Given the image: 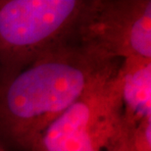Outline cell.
Masks as SVG:
<instances>
[{"instance_id": "1", "label": "cell", "mask_w": 151, "mask_h": 151, "mask_svg": "<svg viewBox=\"0 0 151 151\" xmlns=\"http://www.w3.org/2000/svg\"><path fill=\"white\" fill-rule=\"evenodd\" d=\"M120 64L74 38L37 57L0 83V143L32 151L54 121Z\"/></svg>"}, {"instance_id": "2", "label": "cell", "mask_w": 151, "mask_h": 151, "mask_svg": "<svg viewBox=\"0 0 151 151\" xmlns=\"http://www.w3.org/2000/svg\"><path fill=\"white\" fill-rule=\"evenodd\" d=\"M89 0H7L0 4V83L74 37Z\"/></svg>"}, {"instance_id": "3", "label": "cell", "mask_w": 151, "mask_h": 151, "mask_svg": "<svg viewBox=\"0 0 151 151\" xmlns=\"http://www.w3.org/2000/svg\"><path fill=\"white\" fill-rule=\"evenodd\" d=\"M119 67L83 93L54 121L32 151H105L122 121Z\"/></svg>"}, {"instance_id": "4", "label": "cell", "mask_w": 151, "mask_h": 151, "mask_svg": "<svg viewBox=\"0 0 151 151\" xmlns=\"http://www.w3.org/2000/svg\"><path fill=\"white\" fill-rule=\"evenodd\" d=\"M74 39L111 59H151V1L89 0Z\"/></svg>"}, {"instance_id": "5", "label": "cell", "mask_w": 151, "mask_h": 151, "mask_svg": "<svg viewBox=\"0 0 151 151\" xmlns=\"http://www.w3.org/2000/svg\"><path fill=\"white\" fill-rule=\"evenodd\" d=\"M122 119L134 127L151 115V59L129 57L122 60L119 67Z\"/></svg>"}, {"instance_id": "6", "label": "cell", "mask_w": 151, "mask_h": 151, "mask_svg": "<svg viewBox=\"0 0 151 151\" xmlns=\"http://www.w3.org/2000/svg\"><path fill=\"white\" fill-rule=\"evenodd\" d=\"M129 128L132 142L135 150L151 151V115L144 117L134 127L129 126Z\"/></svg>"}, {"instance_id": "7", "label": "cell", "mask_w": 151, "mask_h": 151, "mask_svg": "<svg viewBox=\"0 0 151 151\" xmlns=\"http://www.w3.org/2000/svg\"><path fill=\"white\" fill-rule=\"evenodd\" d=\"M105 151H137L132 142L129 126L124 123L123 119Z\"/></svg>"}, {"instance_id": "8", "label": "cell", "mask_w": 151, "mask_h": 151, "mask_svg": "<svg viewBox=\"0 0 151 151\" xmlns=\"http://www.w3.org/2000/svg\"><path fill=\"white\" fill-rule=\"evenodd\" d=\"M1 3H2V1H0V4H1Z\"/></svg>"}, {"instance_id": "9", "label": "cell", "mask_w": 151, "mask_h": 151, "mask_svg": "<svg viewBox=\"0 0 151 151\" xmlns=\"http://www.w3.org/2000/svg\"><path fill=\"white\" fill-rule=\"evenodd\" d=\"M0 151H1V150H0Z\"/></svg>"}]
</instances>
